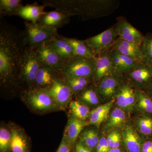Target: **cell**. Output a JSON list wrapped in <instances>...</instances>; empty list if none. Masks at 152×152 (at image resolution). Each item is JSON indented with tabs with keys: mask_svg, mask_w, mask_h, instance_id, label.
Listing matches in <instances>:
<instances>
[{
	"mask_svg": "<svg viewBox=\"0 0 152 152\" xmlns=\"http://www.w3.org/2000/svg\"><path fill=\"white\" fill-rule=\"evenodd\" d=\"M31 48L42 65L61 72L64 60L56 53L50 41Z\"/></svg>",
	"mask_w": 152,
	"mask_h": 152,
	"instance_id": "11",
	"label": "cell"
},
{
	"mask_svg": "<svg viewBox=\"0 0 152 152\" xmlns=\"http://www.w3.org/2000/svg\"><path fill=\"white\" fill-rule=\"evenodd\" d=\"M12 133L6 128L1 127L0 129V152L11 151Z\"/></svg>",
	"mask_w": 152,
	"mask_h": 152,
	"instance_id": "33",
	"label": "cell"
},
{
	"mask_svg": "<svg viewBox=\"0 0 152 152\" xmlns=\"http://www.w3.org/2000/svg\"><path fill=\"white\" fill-rule=\"evenodd\" d=\"M11 132V152H31L28 139L23 130L19 127L14 126Z\"/></svg>",
	"mask_w": 152,
	"mask_h": 152,
	"instance_id": "22",
	"label": "cell"
},
{
	"mask_svg": "<svg viewBox=\"0 0 152 152\" xmlns=\"http://www.w3.org/2000/svg\"><path fill=\"white\" fill-rule=\"evenodd\" d=\"M62 39L69 43L73 49L74 56L95 58L94 54L86 40H82L75 38L66 37L61 35Z\"/></svg>",
	"mask_w": 152,
	"mask_h": 152,
	"instance_id": "25",
	"label": "cell"
},
{
	"mask_svg": "<svg viewBox=\"0 0 152 152\" xmlns=\"http://www.w3.org/2000/svg\"><path fill=\"white\" fill-rule=\"evenodd\" d=\"M26 47L23 31L1 19L0 77L2 85L18 86L19 66Z\"/></svg>",
	"mask_w": 152,
	"mask_h": 152,
	"instance_id": "1",
	"label": "cell"
},
{
	"mask_svg": "<svg viewBox=\"0 0 152 152\" xmlns=\"http://www.w3.org/2000/svg\"><path fill=\"white\" fill-rule=\"evenodd\" d=\"M137 99L132 113L137 115H152V100L144 91L136 90Z\"/></svg>",
	"mask_w": 152,
	"mask_h": 152,
	"instance_id": "24",
	"label": "cell"
},
{
	"mask_svg": "<svg viewBox=\"0 0 152 152\" xmlns=\"http://www.w3.org/2000/svg\"><path fill=\"white\" fill-rule=\"evenodd\" d=\"M122 129V145L126 152H141L142 146L146 139L139 132L134 123L128 121Z\"/></svg>",
	"mask_w": 152,
	"mask_h": 152,
	"instance_id": "12",
	"label": "cell"
},
{
	"mask_svg": "<svg viewBox=\"0 0 152 152\" xmlns=\"http://www.w3.org/2000/svg\"><path fill=\"white\" fill-rule=\"evenodd\" d=\"M61 76V71L42 65L36 73L34 88H47L52 86L56 79Z\"/></svg>",
	"mask_w": 152,
	"mask_h": 152,
	"instance_id": "17",
	"label": "cell"
},
{
	"mask_svg": "<svg viewBox=\"0 0 152 152\" xmlns=\"http://www.w3.org/2000/svg\"><path fill=\"white\" fill-rule=\"evenodd\" d=\"M72 148L64 138L63 137L56 152H72Z\"/></svg>",
	"mask_w": 152,
	"mask_h": 152,
	"instance_id": "37",
	"label": "cell"
},
{
	"mask_svg": "<svg viewBox=\"0 0 152 152\" xmlns=\"http://www.w3.org/2000/svg\"><path fill=\"white\" fill-rule=\"evenodd\" d=\"M43 89L51 97L60 109L66 108L70 103L74 95L62 76L56 79L51 86Z\"/></svg>",
	"mask_w": 152,
	"mask_h": 152,
	"instance_id": "10",
	"label": "cell"
},
{
	"mask_svg": "<svg viewBox=\"0 0 152 152\" xmlns=\"http://www.w3.org/2000/svg\"><path fill=\"white\" fill-rule=\"evenodd\" d=\"M42 65L32 48L27 47L20 62L18 85H24V91L34 88L36 73Z\"/></svg>",
	"mask_w": 152,
	"mask_h": 152,
	"instance_id": "3",
	"label": "cell"
},
{
	"mask_svg": "<svg viewBox=\"0 0 152 152\" xmlns=\"http://www.w3.org/2000/svg\"><path fill=\"white\" fill-rule=\"evenodd\" d=\"M124 78V75L114 73L106 76L96 85V89L104 102L113 100L114 95Z\"/></svg>",
	"mask_w": 152,
	"mask_h": 152,
	"instance_id": "13",
	"label": "cell"
},
{
	"mask_svg": "<svg viewBox=\"0 0 152 152\" xmlns=\"http://www.w3.org/2000/svg\"><path fill=\"white\" fill-rule=\"evenodd\" d=\"M21 0H1V18L6 16L16 15L17 13L23 6Z\"/></svg>",
	"mask_w": 152,
	"mask_h": 152,
	"instance_id": "30",
	"label": "cell"
},
{
	"mask_svg": "<svg viewBox=\"0 0 152 152\" xmlns=\"http://www.w3.org/2000/svg\"><path fill=\"white\" fill-rule=\"evenodd\" d=\"M117 20L119 37L141 47L145 36L131 24L124 17H118Z\"/></svg>",
	"mask_w": 152,
	"mask_h": 152,
	"instance_id": "15",
	"label": "cell"
},
{
	"mask_svg": "<svg viewBox=\"0 0 152 152\" xmlns=\"http://www.w3.org/2000/svg\"><path fill=\"white\" fill-rule=\"evenodd\" d=\"M111 56L115 69V73L119 75H125L126 74L127 71L124 64L120 58L117 50L115 49H112Z\"/></svg>",
	"mask_w": 152,
	"mask_h": 152,
	"instance_id": "34",
	"label": "cell"
},
{
	"mask_svg": "<svg viewBox=\"0 0 152 152\" xmlns=\"http://www.w3.org/2000/svg\"><path fill=\"white\" fill-rule=\"evenodd\" d=\"M141 152H152V138L145 140L142 146Z\"/></svg>",
	"mask_w": 152,
	"mask_h": 152,
	"instance_id": "38",
	"label": "cell"
},
{
	"mask_svg": "<svg viewBox=\"0 0 152 152\" xmlns=\"http://www.w3.org/2000/svg\"><path fill=\"white\" fill-rule=\"evenodd\" d=\"M69 108L72 116L84 121H86L89 118L91 111L89 107L80 101H71Z\"/></svg>",
	"mask_w": 152,
	"mask_h": 152,
	"instance_id": "31",
	"label": "cell"
},
{
	"mask_svg": "<svg viewBox=\"0 0 152 152\" xmlns=\"http://www.w3.org/2000/svg\"><path fill=\"white\" fill-rule=\"evenodd\" d=\"M137 99L136 90L127 81L124 76V79L114 95L115 104L130 115L132 113Z\"/></svg>",
	"mask_w": 152,
	"mask_h": 152,
	"instance_id": "9",
	"label": "cell"
},
{
	"mask_svg": "<svg viewBox=\"0 0 152 152\" xmlns=\"http://www.w3.org/2000/svg\"><path fill=\"white\" fill-rule=\"evenodd\" d=\"M23 31L24 39L27 47L33 48L51 40L58 35V30L39 23L26 21Z\"/></svg>",
	"mask_w": 152,
	"mask_h": 152,
	"instance_id": "5",
	"label": "cell"
},
{
	"mask_svg": "<svg viewBox=\"0 0 152 152\" xmlns=\"http://www.w3.org/2000/svg\"><path fill=\"white\" fill-rule=\"evenodd\" d=\"M112 108L108 118L104 123V132L108 133L112 129L116 128L122 129L125 124L127 122L129 115L118 107Z\"/></svg>",
	"mask_w": 152,
	"mask_h": 152,
	"instance_id": "20",
	"label": "cell"
},
{
	"mask_svg": "<svg viewBox=\"0 0 152 152\" xmlns=\"http://www.w3.org/2000/svg\"><path fill=\"white\" fill-rule=\"evenodd\" d=\"M119 128L114 129L109 131L107 136V140L110 150L114 148V143Z\"/></svg>",
	"mask_w": 152,
	"mask_h": 152,
	"instance_id": "36",
	"label": "cell"
},
{
	"mask_svg": "<svg viewBox=\"0 0 152 152\" xmlns=\"http://www.w3.org/2000/svg\"><path fill=\"white\" fill-rule=\"evenodd\" d=\"M45 6L40 5L37 3L23 6L17 13L16 15L33 23H37L42 16L45 13Z\"/></svg>",
	"mask_w": 152,
	"mask_h": 152,
	"instance_id": "23",
	"label": "cell"
},
{
	"mask_svg": "<svg viewBox=\"0 0 152 152\" xmlns=\"http://www.w3.org/2000/svg\"><path fill=\"white\" fill-rule=\"evenodd\" d=\"M147 93V94L150 97L152 100V85L149 88L145 91Z\"/></svg>",
	"mask_w": 152,
	"mask_h": 152,
	"instance_id": "40",
	"label": "cell"
},
{
	"mask_svg": "<svg viewBox=\"0 0 152 152\" xmlns=\"http://www.w3.org/2000/svg\"><path fill=\"white\" fill-rule=\"evenodd\" d=\"M109 152H124L123 148L122 147L118 148H113L110 149Z\"/></svg>",
	"mask_w": 152,
	"mask_h": 152,
	"instance_id": "41",
	"label": "cell"
},
{
	"mask_svg": "<svg viewBox=\"0 0 152 152\" xmlns=\"http://www.w3.org/2000/svg\"><path fill=\"white\" fill-rule=\"evenodd\" d=\"M50 42L56 53L64 61L74 56L72 47L61 35H58Z\"/></svg>",
	"mask_w": 152,
	"mask_h": 152,
	"instance_id": "26",
	"label": "cell"
},
{
	"mask_svg": "<svg viewBox=\"0 0 152 152\" xmlns=\"http://www.w3.org/2000/svg\"><path fill=\"white\" fill-rule=\"evenodd\" d=\"M72 15L67 12L56 10L46 12L37 23L50 27L58 29L70 23Z\"/></svg>",
	"mask_w": 152,
	"mask_h": 152,
	"instance_id": "16",
	"label": "cell"
},
{
	"mask_svg": "<svg viewBox=\"0 0 152 152\" xmlns=\"http://www.w3.org/2000/svg\"><path fill=\"white\" fill-rule=\"evenodd\" d=\"M75 152H94L82 144L80 142H76L75 146Z\"/></svg>",
	"mask_w": 152,
	"mask_h": 152,
	"instance_id": "39",
	"label": "cell"
},
{
	"mask_svg": "<svg viewBox=\"0 0 152 152\" xmlns=\"http://www.w3.org/2000/svg\"><path fill=\"white\" fill-rule=\"evenodd\" d=\"M140 48L144 62L152 68V33L145 36Z\"/></svg>",
	"mask_w": 152,
	"mask_h": 152,
	"instance_id": "32",
	"label": "cell"
},
{
	"mask_svg": "<svg viewBox=\"0 0 152 152\" xmlns=\"http://www.w3.org/2000/svg\"><path fill=\"white\" fill-rule=\"evenodd\" d=\"M95 64V58L74 56L65 60L62 76L64 79L83 77L93 79Z\"/></svg>",
	"mask_w": 152,
	"mask_h": 152,
	"instance_id": "4",
	"label": "cell"
},
{
	"mask_svg": "<svg viewBox=\"0 0 152 152\" xmlns=\"http://www.w3.org/2000/svg\"><path fill=\"white\" fill-rule=\"evenodd\" d=\"M118 37V29L116 23L100 34L86 40L96 57L112 49Z\"/></svg>",
	"mask_w": 152,
	"mask_h": 152,
	"instance_id": "8",
	"label": "cell"
},
{
	"mask_svg": "<svg viewBox=\"0 0 152 152\" xmlns=\"http://www.w3.org/2000/svg\"><path fill=\"white\" fill-rule=\"evenodd\" d=\"M112 49L98 55L95 58L96 64L93 81L95 85L105 77L115 73L111 53Z\"/></svg>",
	"mask_w": 152,
	"mask_h": 152,
	"instance_id": "14",
	"label": "cell"
},
{
	"mask_svg": "<svg viewBox=\"0 0 152 152\" xmlns=\"http://www.w3.org/2000/svg\"><path fill=\"white\" fill-rule=\"evenodd\" d=\"M22 98L33 110L45 113L60 109L51 97L43 89L34 88L22 92Z\"/></svg>",
	"mask_w": 152,
	"mask_h": 152,
	"instance_id": "6",
	"label": "cell"
},
{
	"mask_svg": "<svg viewBox=\"0 0 152 152\" xmlns=\"http://www.w3.org/2000/svg\"><path fill=\"white\" fill-rule=\"evenodd\" d=\"M88 125V122L72 116L69 119L66 126L64 137L72 148L75 146L77 139L84 128Z\"/></svg>",
	"mask_w": 152,
	"mask_h": 152,
	"instance_id": "18",
	"label": "cell"
},
{
	"mask_svg": "<svg viewBox=\"0 0 152 152\" xmlns=\"http://www.w3.org/2000/svg\"><path fill=\"white\" fill-rule=\"evenodd\" d=\"M135 117L133 123L139 132L145 138H152V115H139Z\"/></svg>",
	"mask_w": 152,
	"mask_h": 152,
	"instance_id": "28",
	"label": "cell"
},
{
	"mask_svg": "<svg viewBox=\"0 0 152 152\" xmlns=\"http://www.w3.org/2000/svg\"><path fill=\"white\" fill-rule=\"evenodd\" d=\"M124 76L136 90L145 91L152 85V68L143 61L137 63Z\"/></svg>",
	"mask_w": 152,
	"mask_h": 152,
	"instance_id": "7",
	"label": "cell"
},
{
	"mask_svg": "<svg viewBox=\"0 0 152 152\" xmlns=\"http://www.w3.org/2000/svg\"><path fill=\"white\" fill-rule=\"evenodd\" d=\"M43 2L45 7L51 6L58 10L67 12L72 16H80L83 20L108 16L118 8L120 3L116 0H60Z\"/></svg>",
	"mask_w": 152,
	"mask_h": 152,
	"instance_id": "2",
	"label": "cell"
},
{
	"mask_svg": "<svg viewBox=\"0 0 152 152\" xmlns=\"http://www.w3.org/2000/svg\"><path fill=\"white\" fill-rule=\"evenodd\" d=\"M115 104L114 100L105 103L91 110L88 125H91L99 128L106 121L108 118L110 112Z\"/></svg>",
	"mask_w": 152,
	"mask_h": 152,
	"instance_id": "21",
	"label": "cell"
},
{
	"mask_svg": "<svg viewBox=\"0 0 152 152\" xmlns=\"http://www.w3.org/2000/svg\"><path fill=\"white\" fill-rule=\"evenodd\" d=\"M110 150L107 136L102 134L101 136L97 146L95 152H109Z\"/></svg>",
	"mask_w": 152,
	"mask_h": 152,
	"instance_id": "35",
	"label": "cell"
},
{
	"mask_svg": "<svg viewBox=\"0 0 152 152\" xmlns=\"http://www.w3.org/2000/svg\"><path fill=\"white\" fill-rule=\"evenodd\" d=\"M78 96L79 101L88 106L100 105L103 101L98 94L96 85L94 83L88 86L82 91L77 94Z\"/></svg>",
	"mask_w": 152,
	"mask_h": 152,
	"instance_id": "27",
	"label": "cell"
},
{
	"mask_svg": "<svg viewBox=\"0 0 152 152\" xmlns=\"http://www.w3.org/2000/svg\"><path fill=\"white\" fill-rule=\"evenodd\" d=\"M112 49L117 50L121 54L129 57L136 61H143L140 46L124 40L119 37Z\"/></svg>",
	"mask_w": 152,
	"mask_h": 152,
	"instance_id": "19",
	"label": "cell"
},
{
	"mask_svg": "<svg viewBox=\"0 0 152 152\" xmlns=\"http://www.w3.org/2000/svg\"><path fill=\"white\" fill-rule=\"evenodd\" d=\"M79 137V141L94 152H96L101 137L96 129H84Z\"/></svg>",
	"mask_w": 152,
	"mask_h": 152,
	"instance_id": "29",
	"label": "cell"
}]
</instances>
